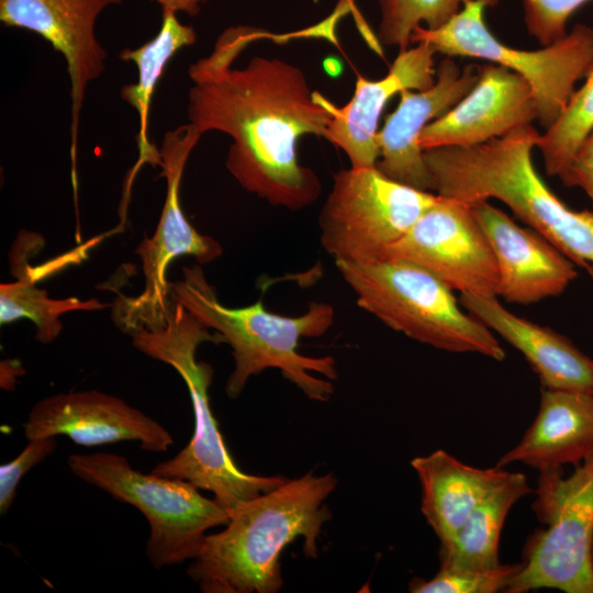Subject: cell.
Masks as SVG:
<instances>
[{"instance_id": "6da1fadb", "label": "cell", "mask_w": 593, "mask_h": 593, "mask_svg": "<svg viewBox=\"0 0 593 593\" xmlns=\"http://www.w3.org/2000/svg\"><path fill=\"white\" fill-rule=\"evenodd\" d=\"M268 36L244 25L225 30L212 52L188 68L193 83L187 115L202 135L216 131L232 138L225 166L243 189L296 211L322 190L315 172L300 164L298 142L310 134L323 137L331 112L324 96L287 60L254 56L232 68L250 43Z\"/></svg>"}, {"instance_id": "7a4b0ae2", "label": "cell", "mask_w": 593, "mask_h": 593, "mask_svg": "<svg viewBox=\"0 0 593 593\" xmlns=\"http://www.w3.org/2000/svg\"><path fill=\"white\" fill-rule=\"evenodd\" d=\"M336 484L333 473L309 472L239 504L224 529L206 535L187 574L204 593L278 592L289 544L302 538L305 556H317L322 527L332 517L325 500Z\"/></svg>"}, {"instance_id": "3957f363", "label": "cell", "mask_w": 593, "mask_h": 593, "mask_svg": "<svg viewBox=\"0 0 593 593\" xmlns=\"http://www.w3.org/2000/svg\"><path fill=\"white\" fill-rule=\"evenodd\" d=\"M539 133L532 124L471 146L424 150L438 195L470 205L496 199L574 265H593V212L567 206L537 172L532 152Z\"/></svg>"}, {"instance_id": "277c9868", "label": "cell", "mask_w": 593, "mask_h": 593, "mask_svg": "<svg viewBox=\"0 0 593 593\" xmlns=\"http://www.w3.org/2000/svg\"><path fill=\"white\" fill-rule=\"evenodd\" d=\"M169 286L174 302L231 346L234 369L225 385L228 398L236 399L250 377L272 368L310 400H329L334 392L331 380L338 377L334 358L302 355L298 345L300 338L320 337L331 328L335 317L331 304L312 302L300 316L267 311L261 299L244 307H227L199 265L183 267L182 278Z\"/></svg>"}, {"instance_id": "5b68a950", "label": "cell", "mask_w": 593, "mask_h": 593, "mask_svg": "<svg viewBox=\"0 0 593 593\" xmlns=\"http://www.w3.org/2000/svg\"><path fill=\"white\" fill-rule=\"evenodd\" d=\"M210 331L187 309L174 302L164 325L138 327L128 335L138 351L178 372L189 391L194 414V432L188 445L172 458L157 463L150 472L179 478L212 492L214 500L231 512L276 489L287 478L243 472L230 455L210 405L213 368L195 356L202 343H224L219 333Z\"/></svg>"}, {"instance_id": "8992f818", "label": "cell", "mask_w": 593, "mask_h": 593, "mask_svg": "<svg viewBox=\"0 0 593 593\" xmlns=\"http://www.w3.org/2000/svg\"><path fill=\"white\" fill-rule=\"evenodd\" d=\"M335 264L358 306L390 328L441 350L504 360L492 331L465 313L452 289L423 267L396 258Z\"/></svg>"}, {"instance_id": "52a82bcc", "label": "cell", "mask_w": 593, "mask_h": 593, "mask_svg": "<svg viewBox=\"0 0 593 593\" xmlns=\"http://www.w3.org/2000/svg\"><path fill=\"white\" fill-rule=\"evenodd\" d=\"M67 463L75 477L145 516L149 525L145 552L156 569L192 560L206 532L230 521V511L202 495L191 482L143 473L124 456L102 451L72 454Z\"/></svg>"}, {"instance_id": "ba28073f", "label": "cell", "mask_w": 593, "mask_h": 593, "mask_svg": "<svg viewBox=\"0 0 593 593\" xmlns=\"http://www.w3.org/2000/svg\"><path fill=\"white\" fill-rule=\"evenodd\" d=\"M535 495L532 508L544 528L528 536L522 568L504 592L593 593V455L569 477L561 468L539 470Z\"/></svg>"}, {"instance_id": "9c48e42d", "label": "cell", "mask_w": 593, "mask_h": 593, "mask_svg": "<svg viewBox=\"0 0 593 593\" xmlns=\"http://www.w3.org/2000/svg\"><path fill=\"white\" fill-rule=\"evenodd\" d=\"M485 0H471L448 22L435 30L418 26L412 42H425L447 57L486 59L522 76L529 85L537 121L549 128L563 112L579 80L593 64V29L578 23L562 38L536 51L514 48L488 29Z\"/></svg>"}, {"instance_id": "30bf717a", "label": "cell", "mask_w": 593, "mask_h": 593, "mask_svg": "<svg viewBox=\"0 0 593 593\" xmlns=\"http://www.w3.org/2000/svg\"><path fill=\"white\" fill-rule=\"evenodd\" d=\"M437 198L376 166L338 170L318 216L321 244L335 261L382 259Z\"/></svg>"}, {"instance_id": "8fae6325", "label": "cell", "mask_w": 593, "mask_h": 593, "mask_svg": "<svg viewBox=\"0 0 593 593\" xmlns=\"http://www.w3.org/2000/svg\"><path fill=\"white\" fill-rule=\"evenodd\" d=\"M201 136L188 122L166 132L163 138L159 153L166 199L154 235L144 236L135 249L142 260L145 287L137 296H119L113 305V320L127 334L138 327L157 328L165 324L174 304L166 273L176 257L190 255L199 264H208L222 255L220 243L199 233L180 203L183 170Z\"/></svg>"}, {"instance_id": "7c38bea8", "label": "cell", "mask_w": 593, "mask_h": 593, "mask_svg": "<svg viewBox=\"0 0 593 593\" xmlns=\"http://www.w3.org/2000/svg\"><path fill=\"white\" fill-rule=\"evenodd\" d=\"M383 258L414 262L460 293L497 296L492 247L472 205L462 201L438 195Z\"/></svg>"}, {"instance_id": "4fadbf2b", "label": "cell", "mask_w": 593, "mask_h": 593, "mask_svg": "<svg viewBox=\"0 0 593 593\" xmlns=\"http://www.w3.org/2000/svg\"><path fill=\"white\" fill-rule=\"evenodd\" d=\"M122 0H0V21L7 27H19L38 34L59 52L70 79L71 98V172L76 177L79 114L87 86L104 70L107 52L99 43L94 26L109 5Z\"/></svg>"}, {"instance_id": "5bb4252c", "label": "cell", "mask_w": 593, "mask_h": 593, "mask_svg": "<svg viewBox=\"0 0 593 593\" xmlns=\"http://www.w3.org/2000/svg\"><path fill=\"white\" fill-rule=\"evenodd\" d=\"M27 440L67 436L82 446L138 441L143 450L165 452L171 434L122 399L97 390L57 393L40 400L23 424Z\"/></svg>"}, {"instance_id": "9a60e30c", "label": "cell", "mask_w": 593, "mask_h": 593, "mask_svg": "<svg viewBox=\"0 0 593 593\" xmlns=\"http://www.w3.org/2000/svg\"><path fill=\"white\" fill-rule=\"evenodd\" d=\"M479 76L475 65H468L461 70L447 57L438 64L432 87L401 91L396 109L387 116L377 134L380 155L376 167L398 182L435 191L419 146V135L427 124L456 105L474 87Z\"/></svg>"}, {"instance_id": "2e32d148", "label": "cell", "mask_w": 593, "mask_h": 593, "mask_svg": "<svg viewBox=\"0 0 593 593\" xmlns=\"http://www.w3.org/2000/svg\"><path fill=\"white\" fill-rule=\"evenodd\" d=\"M479 72L474 87L424 127L418 139L423 150L481 144L537 120L532 89L522 76L493 63L480 66Z\"/></svg>"}, {"instance_id": "e0dca14e", "label": "cell", "mask_w": 593, "mask_h": 593, "mask_svg": "<svg viewBox=\"0 0 593 593\" xmlns=\"http://www.w3.org/2000/svg\"><path fill=\"white\" fill-rule=\"evenodd\" d=\"M434 48L418 42L415 47L400 51L388 74L369 80L357 74L351 99L344 107H336L324 97L331 112L323 137L340 148L350 167L376 166L380 150L377 143L378 123L388 101L405 89L425 90L436 78Z\"/></svg>"}, {"instance_id": "ac0fdd59", "label": "cell", "mask_w": 593, "mask_h": 593, "mask_svg": "<svg viewBox=\"0 0 593 593\" xmlns=\"http://www.w3.org/2000/svg\"><path fill=\"white\" fill-rule=\"evenodd\" d=\"M492 247L497 270V296L530 304L561 294L577 277L574 264L536 232L517 225L489 201L472 204Z\"/></svg>"}, {"instance_id": "d6986e66", "label": "cell", "mask_w": 593, "mask_h": 593, "mask_svg": "<svg viewBox=\"0 0 593 593\" xmlns=\"http://www.w3.org/2000/svg\"><path fill=\"white\" fill-rule=\"evenodd\" d=\"M460 304L523 354L542 388L593 392V360L563 335L505 309L497 296L460 293Z\"/></svg>"}, {"instance_id": "ffe728a7", "label": "cell", "mask_w": 593, "mask_h": 593, "mask_svg": "<svg viewBox=\"0 0 593 593\" xmlns=\"http://www.w3.org/2000/svg\"><path fill=\"white\" fill-rule=\"evenodd\" d=\"M593 455V392L541 389L536 418L495 466L514 462L538 471L578 467Z\"/></svg>"}, {"instance_id": "44dd1931", "label": "cell", "mask_w": 593, "mask_h": 593, "mask_svg": "<svg viewBox=\"0 0 593 593\" xmlns=\"http://www.w3.org/2000/svg\"><path fill=\"white\" fill-rule=\"evenodd\" d=\"M422 486L421 511L439 542L452 538L471 512L510 474L466 465L443 449L411 461Z\"/></svg>"}, {"instance_id": "7402d4cb", "label": "cell", "mask_w": 593, "mask_h": 593, "mask_svg": "<svg viewBox=\"0 0 593 593\" xmlns=\"http://www.w3.org/2000/svg\"><path fill=\"white\" fill-rule=\"evenodd\" d=\"M161 10V24L156 36L135 49L124 48L119 55L120 59L132 61L137 68L136 82L125 85L120 90L121 98L135 109L139 123L136 134L138 159L128 176L126 190H130L142 165L160 166L159 149L149 141L147 133L152 98L168 61L177 52L197 41V33L191 25L180 23L174 11Z\"/></svg>"}, {"instance_id": "603a6c76", "label": "cell", "mask_w": 593, "mask_h": 593, "mask_svg": "<svg viewBox=\"0 0 593 593\" xmlns=\"http://www.w3.org/2000/svg\"><path fill=\"white\" fill-rule=\"evenodd\" d=\"M532 489L522 472H510L471 512L460 530L440 544V568L485 570L500 564V536L511 508Z\"/></svg>"}, {"instance_id": "cb8c5ba5", "label": "cell", "mask_w": 593, "mask_h": 593, "mask_svg": "<svg viewBox=\"0 0 593 593\" xmlns=\"http://www.w3.org/2000/svg\"><path fill=\"white\" fill-rule=\"evenodd\" d=\"M12 275L16 280L0 286V323L9 324L19 318H30L36 326L35 339L52 343L60 334V316L72 311H97L109 306L98 299H52L46 290L37 288L36 271L14 254L11 258Z\"/></svg>"}, {"instance_id": "d4e9b609", "label": "cell", "mask_w": 593, "mask_h": 593, "mask_svg": "<svg viewBox=\"0 0 593 593\" xmlns=\"http://www.w3.org/2000/svg\"><path fill=\"white\" fill-rule=\"evenodd\" d=\"M593 131V64L584 83L572 94L557 121L536 144L549 176L560 177L577 150Z\"/></svg>"}, {"instance_id": "484cf974", "label": "cell", "mask_w": 593, "mask_h": 593, "mask_svg": "<svg viewBox=\"0 0 593 593\" xmlns=\"http://www.w3.org/2000/svg\"><path fill=\"white\" fill-rule=\"evenodd\" d=\"M380 22L377 40L385 46L409 48L416 27L435 30L448 22L471 0H378ZM489 7L499 0H485Z\"/></svg>"}, {"instance_id": "4316f807", "label": "cell", "mask_w": 593, "mask_h": 593, "mask_svg": "<svg viewBox=\"0 0 593 593\" xmlns=\"http://www.w3.org/2000/svg\"><path fill=\"white\" fill-rule=\"evenodd\" d=\"M522 563H500L485 570L439 568L429 580L414 578L413 593H495L504 592Z\"/></svg>"}, {"instance_id": "83f0119b", "label": "cell", "mask_w": 593, "mask_h": 593, "mask_svg": "<svg viewBox=\"0 0 593 593\" xmlns=\"http://www.w3.org/2000/svg\"><path fill=\"white\" fill-rule=\"evenodd\" d=\"M527 32L541 46L562 38L574 12L592 0H521Z\"/></svg>"}, {"instance_id": "f1b7e54d", "label": "cell", "mask_w": 593, "mask_h": 593, "mask_svg": "<svg viewBox=\"0 0 593 593\" xmlns=\"http://www.w3.org/2000/svg\"><path fill=\"white\" fill-rule=\"evenodd\" d=\"M57 437L30 439L25 448L10 462L0 467V513L5 514L13 504L22 478L53 454Z\"/></svg>"}, {"instance_id": "f546056e", "label": "cell", "mask_w": 593, "mask_h": 593, "mask_svg": "<svg viewBox=\"0 0 593 593\" xmlns=\"http://www.w3.org/2000/svg\"><path fill=\"white\" fill-rule=\"evenodd\" d=\"M559 178L567 187H578L583 190L593 203V131L581 144Z\"/></svg>"}, {"instance_id": "4dcf8cb0", "label": "cell", "mask_w": 593, "mask_h": 593, "mask_svg": "<svg viewBox=\"0 0 593 593\" xmlns=\"http://www.w3.org/2000/svg\"><path fill=\"white\" fill-rule=\"evenodd\" d=\"M161 9H169L175 13L182 12L188 15H197L201 10V4L208 0H156Z\"/></svg>"}, {"instance_id": "1f68e13d", "label": "cell", "mask_w": 593, "mask_h": 593, "mask_svg": "<svg viewBox=\"0 0 593 593\" xmlns=\"http://www.w3.org/2000/svg\"><path fill=\"white\" fill-rule=\"evenodd\" d=\"M592 566H593V551H592Z\"/></svg>"}]
</instances>
